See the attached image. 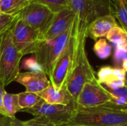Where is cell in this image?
<instances>
[{
  "label": "cell",
  "instance_id": "cell-1",
  "mask_svg": "<svg viewBox=\"0 0 127 126\" xmlns=\"http://www.w3.org/2000/svg\"><path fill=\"white\" fill-rule=\"evenodd\" d=\"M75 31L77 38L76 50L71 71L65 83L66 88L76 102V100L84 85L97 81L95 71L91 65L86 50L88 37L89 24L80 19L75 15Z\"/></svg>",
  "mask_w": 127,
  "mask_h": 126
},
{
  "label": "cell",
  "instance_id": "cell-2",
  "mask_svg": "<svg viewBox=\"0 0 127 126\" xmlns=\"http://www.w3.org/2000/svg\"><path fill=\"white\" fill-rule=\"evenodd\" d=\"M78 126H123L127 125V108L113 102L95 107L82 108L77 105L68 123Z\"/></svg>",
  "mask_w": 127,
  "mask_h": 126
},
{
  "label": "cell",
  "instance_id": "cell-3",
  "mask_svg": "<svg viewBox=\"0 0 127 126\" xmlns=\"http://www.w3.org/2000/svg\"><path fill=\"white\" fill-rule=\"evenodd\" d=\"M24 56L15 46L10 29L0 36V82L4 86L15 81Z\"/></svg>",
  "mask_w": 127,
  "mask_h": 126
},
{
  "label": "cell",
  "instance_id": "cell-4",
  "mask_svg": "<svg viewBox=\"0 0 127 126\" xmlns=\"http://www.w3.org/2000/svg\"><path fill=\"white\" fill-rule=\"evenodd\" d=\"M73 29L71 26L63 33L51 39H41L33 52V59L42 71L50 76L55 62L64 50Z\"/></svg>",
  "mask_w": 127,
  "mask_h": 126
},
{
  "label": "cell",
  "instance_id": "cell-5",
  "mask_svg": "<svg viewBox=\"0 0 127 126\" xmlns=\"http://www.w3.org/2000/svg\"><path fill=\"white\" fill-rule=\"evenodd\" d=\"M75 19L73 22V29L68 43L55 62L51 74L49 76L51 85L57 89H61L66 83L68 77L71 71L77 45Z\"/></svg>",
  "mask_w": 127,
  "mask_h": 126
},
{
  "label": "cell",
  "instance_id": "cell-6",
  "mask_svg": "<svg viewBox=\"0 0 127 126\" xmlns=\"http://www.w3.org/2000/svg\"><path fill=\"white\" fill-rule=\"evenodd\" d=\"M77 105L73 101L70 104L55 105L48 104L42 100L31 108L23 109L20 111L28 113L34 117H39L55 126L68 123L73 117Z\"/></svg>",
  "mask_w": 127,
  "mask_h": 126
},
{
  "label": "cell",
  "instance_id": "cell-7",
  "mask_svg": "<svg viewBox=\"0 0 127 126\" xmlns=\"http://www.w3.org/2000/svg\"><path fill=\"white\" fill-rule=\"evenodd\" d=\"M10 31L15 46L23 56L33 54L42 39L39 32L30 27L19 17L10 28Z\"/></svg>",
  "mask_w": 127,
  "mask_h": 126
},
{
  "label": "cell",
  "instance_id": "cell-8",
  "mask_svg": "<svg viewBox=\"0 0 127 126\" xmlns=\"http://www.w3.org/2000/svg\"><path fill=\"white\" fill-rule=\"evenodd\" d=\"M111 0H69L68 7L89 25L96 19L111 14Z\"/></svg>",
  "mask_w": 127,
  "mask_h": 126
},
{
  "label": "cell",
  "instance_id": "cell-9",
  "mask_svg": "<svg viewBox=\"0 0 127 126\" xmlns=\"http://www.w3.org/2000/svg\"><path fill=\"white\" fill-rule=\"evenodd\" d=\"M54 16V13L48 7L33 1H31L30 4L19 13V18L39 32L42 36L48 28Z\"/></svg>",
  "mask_w": 127,
  "mask_h": 126
},
{
  "label": "cell",
  "instance_id": "cell-10",
  "mask_svg": "<svg viewBox=\"0 0 127 126\" xmlns=\"http://www.w3.org/2000/svg\"><path fill=\"white\" fill-rule=\"evenodd\" d=\"M112 101L111 95L97 80L84 85L76 100V103L82 108H95Z\"/></svg>",
  "mask_w": 127,
  "mask_h": 126
},
{
  "label": "cell",
  "instance_id": "cell-11",
  "mask_svg": "<svg viewBox=\"0 0 127 126\" xmlns=\"http://www.w3.org/2000/svg\"><path fill=\"white\" fill-rule=\"evenodd\" d=\"M74 19L75 13L69 7L54 13L48 28L42 36V39H51L61 35L71 26Z\"/></svg>",
  "mask_w": 127,
  "mask_h": 126
},
{
  "label": "cell",
  "instance_id": "cell-12",
  "mask_svg": "<svg viewBox=\"0 0 127 126\" xmlns=\"http://www.w3.org/2000/svg\"><path fill=\"white\" fill-rule=\"evenodd\" d=\"M15 82L25 86L26 91L35 94L41 92L51 84L47 74L42 70L20 72Z\"/></svg>",
  "mask_w": 127,
  "mask_h": 126
},
{
  "label": "cell",
  "instance_id": "cell-13",
  "mask_svg": "<svg viewBox=\"0 0 127 126\" xmlns=\"http://www.w3.org/2000/svg\"><path fill=\"white\" fill-rule=\"evenodd\" d=\"M97 80L109 88H119L126 85V71L122 68L103 66L97 72Z\"/></svg>",
  "mask_w": 127,
  "mask_h": 126
},
{
  "label": "cell",
  "instance_id": "cell-14",
  "mask_svg": "<svg viewBox=\"0 0 127 126\" xmlns=\"http://www.w3.org/2000/svg\"><path fill=\"white\" fill-rule=\"evenodd\" d=\"M118 25L115 18L112 14L99 17L92 22L88 27V36L95 42L106 37L110 30Z\"/></svg>",
  "mask_w": 127,
  "mask_h": 126
},
{
  "label": "cell",
  "instance_id": "cell-15",
  "mask_svg": "<svg viewBox=\"0 0 127 126\" xmlns=\"http://www.w3.org/2000/svg\"><path fill=\"white\" fill-rule=\"evenodd\" d=\"M42 100L48 104L55 105H68L74 101L68 93L65 85L60 90H57L51 84L37 94ZM75 102V101H74Z\"/></svg>",
  "mask_w": 127,
  "mask_h": 126
},
{
  "label": "cell",
  "instance_id": "cell-16",
  "mask_svg": "<svg viewBox=\"0 0 127 126\" xmlns=\"http://www.w3.org/2000/svg\"><path fill=\"white\" fill-rule=\"evenodd\" d=\"M111 14L118 19L121 27L127 33V0H111Z\"/></svg>",
  "mask_w": 127,
  "mask_h": 126
},
{
  "label": "cell",
  "instance_id": "cell-17",
  "mask_svg": "<svg viewBox=\"0 0 127 126\" xmlns=\"http://www.w3.org/2000/svg\"><path fill=\"white\" fill-rule=\"evenodd\" d=\"M30 2V0H1L0 11L9 15L19 14Z\"/></svg>",
  "mask_w": 127,
  "mask_h": 126
},
{
  "label": "cell",
  "instance_id": "cell-18",
  "mask_svg": "<svg viewBox=\"0 0 127 126\" xmlns=\"http://www.w3.org/2000/svg\"><path fill=\"white\" fill-rule=\"evenodd\" d=\"M3 106L4 114L7 117L11 119L16 118V114L21 111L19 105L18 94L6 92L3 98Z\"/></svg>",
  "mask_w": 127,
  "mask_h": 126
},
{
  "label": "cell",
  "instance_id": "cell-19",
  "mask_svg": "<svg viewBox=\"0 0 127 126\" xmlns=\"http://www.w3.org/2000/svg\"><path fill=\"white\" fill-rule=\"evenodd\" d=\"M100 85L111 95L112 98V102H113L118 105L127 108V87L126 85L119 88L112 89L105 85L104 84Z\"/></svg>",
  "mask_w": 127,
  "mask_h": 126
},
{
  "label": "cell",
  "instance_id": "cell-20",
  "mask_svg": "<svg viewBox=\"0 0 127 126\" xmlns=\"http://www.w3.org/2000/svg\"><path fill=\"white\" fill-rule=\"evenodd\" d=\"M17 94L19 99V105L21 108V110L31 108L42 100L41 97L35 93L25 91Z\"/></svg>",
  "mask_w": 127,
  "mask_h": 126
},
{
  "label": "cell",
  "instance_id": "cell-21",
  "mask_svg": "<svg viewBox=\"0 0 127 126\" xmlns=\"http://www.w3.org/2000/svg\"><path fill=\"white\" fill-rule=\"evenodd\" d=\"M93 50L95 54L102 59H108L112 54V46L104 38L99 39L95 42Z\"/></svg>",
  "mask_w": 127,
  "mask_h": 126
},
{
  "label": "cell",
  "instance_id": "cell-22",
  "mask_svg": "<svg viewBox=\"0 0 127 126\" xmlns=\"http://www.w3.org/2000/svg\"><path fill=\"white\" fill-rule=\"evenodd\" d=\"M106 38L109 42L118 45L123 42H127V33L121 26L117 25L110 30Z\"/></svg>",
  "mask_w": 127,
  "mask_h": 126
},
{
  "label": "cell",
  "instance_id": "cell-23",
  "mask_svg": "<svg viewBox=\"0 0 127 126\" xmlns=\"http://www.w3.org/2000/svg\"><path fill=\"white\" fill-rule=\"evenodd\" d=\"M42 4L56 13L65 8L68 7L69 0H31Z\"/></svg>",
  "mask_w": 127,
  "mask_h": 126
},
{
  "label": "cell",
  "instance_id": "cell-24",
  "mask_svg": "<svg viewBox=\"0 0 127 126\" xmlns=\"http://www.w3.org/2000/svg\"><path fill=\"white\" fill-rule=\"evenodd\" d=\"M18 17L19 14L9 15L2 13H0V36L13 27Z\"/></svg>",
  "mask_w": 127,
  "mask_h": 126
},
{
  "label": "cell",
  "instance_id": "cell-25",
  "mask_svg": "<svg viewBox=\"0 0 127 126\" xmlns=\"http://www.w3.org/2000/svg\"><path fill=\"white\" fill-rule=\"evenodd\" d=\"M23 123L25 126H56L39 117H34L31 120L23 121Z\"/></svg>",
  "mask_w": 127,
  "mask_h": 126
},
{
  "label": "cell",
  "instance_id": "cell-26",
  "mask_svg": "<svg viewBox=\"0 0 127 126\" xmlns=\"http://www.w3.org/2000/svg\"><path fill=\"white\" fill-rule=\"evenodd\" d=\"M4 88H5V86L4 85V84L1 82H0V114L6 116L5 114H4V106H3V98H4V94L6 93V91H5Z\"/></svg>",
  "mask_w": 127,
  "mask_h": 126
},
{
  "label": "cell",
  "instance_id": "cell-27",
  "mask_svg": "<svg viewBox=\"0 0 127 126\" xmlns=\"http://www.w3.org/2000/svg\"><path fill=\"white\" fill-rule=\"evenodd\" d=\"M13 119L0 114V126H12Z\"/></svg>",
  "mask_w": 127,
  "mask_h": 126
},
{
  "label": "cell",
  "instance_id": "cell-28",
  "mask_svg": "<svg viewBox=\"0 0 127 126\" xmlns=\"http://www.w3.org/2000/svg\"><path fill=\"white\" fill-rule=\"evenodd\" d=\"M12 126H25L23 123V121H21L16 118L13 119L12 120V123H11Z\"/></svg>",
  "mask_w": 127,
  "mask_h": 126
},
{
  "label": "cell",
  "instance_id": "cell-29",
  "mask_svg": "<svg viewBox=\"0 0 127 126\" xmlns=\"http://www.w3.org/2000/svg\"><path fill=\"white\" fill-rule=\"evenodd\" d=\"M122 69L127 72V56H126L122 62Z\"/></svg>",
  "mask_w": 127,
  "mask_h": 126
},
{
  "label": "cell",
  "instance_id": "cell-30",
  "mask_svg": "<svg viewBox=\"0 0 127 126\" xmlns=\"http://www.w3.org/2000/svg\"><path fill=\"white\" fill-rule=\"evenodd\" d=\"M56 126H74V125H71L69 123H65V124H61V125H58Z\"/></svg>",
  "mask_w": 127,
  "mask_h": 126
},
{
  "label": "cell",
  "instance_id": "cell-31",
  "mask_svg": "<svg viewBox=\"0 0 127 126\" xmlns=\"http://www.w3.org/2000/svg\"><path fill=\"white\" fill-rule=\"evenodd\" d=\"M126 86L127 87V72H126Z\"/></svg>",
  "mask_w": 127,
  "mask_h": 126
},
{
  "label": "cell",
  "instance_id": "cell-32",
  "mask_svg": "<svg viewBox=\"0 0 127 126\" xmlns=\"http://www.w3.org/2000/svg\"><path fill=\"white\" fill-rule=\"evenodd\" d=\"M127 126V125H125V126Z\"/></svg>",
  "mask_w": 127,
  "mask_h": 126
},
{
  "label": "cell",
  "instance_id": "cell-33",
  "mask_svg": "<svg viewBox=\"0 0 127 126\" xmlns=\"http://www.w3.org/2000/svg\"><path fill=\"white\" fill-rule=\"evenodd\" d=\"M0 13H1V11H0Z\"/></svg>",
  "mask_w": 127,
  "mask_h": 126
},
{
  "label": "cell",
  "instance_id": "cell-34",
  "mask_svg": "<svg viewBox=\"0 0 127 126\" xmlns=\"http://www.w3.org/2000/svg\"><path fill=\"white\" fill-rule=\"evenodd\" d=\"M30 1H31V0H30Z\"/></svg>",
  "mask_w": 127,
  "mask_h": 126
},
{
  "label": "cell",
  "instance_id": "cell-35",
  "mask_svg": "<svg viewBox=\"0 0 127 126\" xmlns=\"http://www.w3.org/2000/svg\"></svg>",
  "mask_w": 127,
  "mask_h": 126
},
{
  "label": "cell",
  "instance_id": "cell-36",
  "mask_svg": "<svg viewBox=\"0 0 127 126\" xmlns=\"http://www.w3.org/2000/svg\"><path fill=\"white\" fill-rule=\"evenodd\" d=\"M0 1H1V0H0Z\"/></svg>",
  "mask_w": 127,
  "mask_h": 126
}]
</instances>
